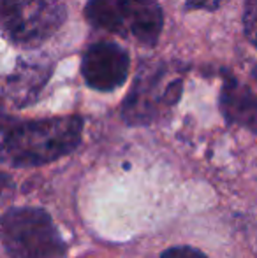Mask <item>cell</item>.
<instances>
[{
	"mask_svg": "<svg viewBox=\"0 0 257 258\" xmlns=\"http://www.w3.org/2000/svg\"><path fill=\"white\" fill-rule=\"evenodd\" d=\"M79 116L35 119L13 125L0 143V162L11 167H37L72 153L81 143Z\"/></svg>",
	"mask_w": 257,
	"mask_h": 258,
	"instance_id": "1",
	"label": "cell"
},
{
	"mask_svg": "<svg viewBox=\"0 0 257 258\" xmlns=\"http://www.w3.org/2000/svg\"><path fill=\"white\" fill-rule=\"evenodd\" d=\"M0 237L11 258H65V246L52 216L39 207H14L0 218Z\"/></svg>",
	"mask_w": 257,
	"mask_h": 258,
	"instance_id": "2",
	"label": "cell"
},
{
	"mask_svg": "<svg viewBox=\"0 0 257 258\" xmlns=\"http://www.w3.org/2000/svg\"><path fill=\"white\" fill-rule=\"evenodd\" d=\"M182 95V74L175 65L155 61L143 65L122 107L129 125H150L168 114Z\"/></svg>",
	"mask_w": 257,
	"mask_h": 258,
	"instance_id": "3",
	"label": "cell"
},
{
	"mask_svg": "<svg viewBox=\"0 0 257 258\" xmlns=\"http://www.w3.org/2000/svg\"><path fill=\"white\" fill-rule=\"evenodd\" d=\"M85 16L95 28L153 46L161 37L164 16L157 0H88Z\"/></svg>",
	"mask_w": 257,
	"mask_h": 258,
	"instance_id": "4",
	"label": "cell"
},
{
	"mask_svg": "<svg viewBox=\"0 0 257 258\" xmlns=\"http://www.w3.org/2000/svg\"><path fill=\"white\" fill-rule=\"evenodd\" d=\"M64 0H0V35L13 44L37 46L65 21Z\"/></svg>",
	"mask_w": 257,
	"mask_h": 258,
	"instance_id": "5",
	"label": "cell"
},
{
	"mask_svg": "<svg viewBox=\"0 0 257 258\" xmlns=\"http://www.w3.org/2000/svg\"><path fill=\"white\" fill-rule=\"evenodd\" d=\"M129 53L117 42H97L83 54L81 74L86 85L99 92H113L129 76Z\"/></svg>",
	"mask_w": 257,
	"mask_h": 258,
	"instance_id": "6",
	"label": "cell"
},
{
	"mask_svg": "<svg viewBox=\"0 0 257 258\" xmlns=\"http://www.w3.org/2000/svg\"><path fill=\"white\" fill-rule=\"evenodd\" d=\"M219 104L227 123L257 134V97L233 74H224Z\"/></svg>",
	"mask_w": 257,
	"mask_h": 258,
	"instance_id": "7",
	"label": "cell"
},
{
	"mask_svg": "<svg viewBox=\"0 0 257 258\" xmlns=\"http://www.w3.org/2000/svg\"><path fill=\"white\" fill-rule=\"evenodd\" d=\"M52 69L41 63H25L20 61L14 72L9 76L6 85V97L16 107L35 102V99L41 93L42 86L49 79Z\"/></svg>",
	"mask_w": 257,
	"mask_h": 258,
	"instance_id": "8",
	"label": "cell"
},
{
	"mask_svg": "<svg viewBox=\"0 0 257 258\" xmlns=\"http://www.w3.org/2000/svg\"><path fill=\"white\" fill-rule=\"evenodd\" d=\"M243 27L248 41L257 48V0H247L245 4Z\"/></svg>",
	"mask_w": 257,
	"mask_h": 258,
	"instance_id": "9",
	"label": "cell"
},
{
	"mask_svg": "<svg viewBox=\"0 0 257 258\" xmlns=\"http://www.w3.org/2000/svg\"><path fill=\"white\" fill-rule=\"evenodd\" d=\"M161 258H206V255L190 246H176V248L166 249Z\"/></svg>",
	"mask_w": 257,
	"mask_h": 258,
	"instance_id": "10",
	"label": "cell"
},
{
	"mask_svg": "<svg viewBox=\"0 0 257 258\" xmlns=\"http://www.w3.org/2000/svg\"><path fill=\"white\" fill-rule=\"evenodd\" d=\"M226 0H187L189 9H199V11H215L219 9Z\"/></svg>",
	"mask_w": 257,
	"mask_h": 258,
	"instance_id": "11",
	"label": "cell"
},
{
	"mask_svg": "<svg viewBox=\"0 0 257 258\" xmlns=\"http://www.w3.org/2000/svg\"><path fill=\"white\" fill-rule=\"evenodd\" d=\"M7 188H13V183H11V177L7 174L0 172V194L7 190Z\"/></svg>",
	"mask_w": 257,
	"mask_h": 258,
	"instance_id": "12",
	"label": "cell"
},
{
	"mask_svg": "<svg viewBox=\"0 0 257 258\" xmlns=\"http://www.w3.org/2000/svg\"><path fill=\"white\" fill-rule=\"evenodd\" d=\"M254 79H255V81H257V67L254 69Z\"/></svg>",
	"mask_w": 257,
	"mask_h": 258,
	"instance_id": "13",
	"label": "cell"
}]
</instances>
